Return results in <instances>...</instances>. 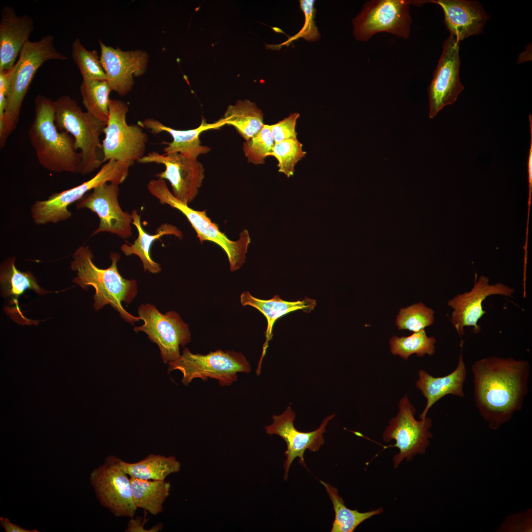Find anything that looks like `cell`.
Returning <instances> with one entry per match:
<instances>
[{
	"mask_svg": "<svg viewBox=\"0 0 532 532\" xmlns=\"http://www.w3.org/2000/svg\"><path fill=\"white\" fill-rule=\"evenodd\" d=\"M526 360L490 356L472 366L476 406L490 428L497 430L520 411L528 392Z\"/></svg>",
	"mask_w": 532,
	"mask_h": 532,
	"instance_id": "1",
	"label": "cell"
},
{
	"mask_svg": "<svg viewBox=\"0 0 532 532\" xmlns=\"http://www.w3.org/2000/svg\"><path fill=\"white\" fill-rule=\"evenodd\" d=\"M72 258L70 268L76 273L72 281L83 289L86 290L89 286L95 289L93 306L96 311L109 304L119 313L123 319L132 325L140 320L122 305V302L129 304L133 300L137 288L135 280L124 278L119 272L117 263L120 259L119 254L111 253V264L106 269L100 268L95 265L94 255L89 246L83 245L77 248L72 254Z\"/></svg>",
	"mask_w": 532,
	"mask_h": 532,
	"instance_id": "2",
	"label": "cell"
},
{
	"mask_svg": "<svg viewBox=\"0 0 532 532\" xmlns=\"http://www.w3.org/2000/svg\"><path fill=\"white\" fill-rule=\"evenodd\" d=\"M54 102L42 95L34 100V114L28 137L40 165L57 173L82 172L81 155L73 136L59 131L55 122Z\"/></svg>",
	"mask_w": 532,
	"mask_h": 532,
	"instance_id": "3",
	"label": "cell"
},
{
	"mask_svg": "<svg viewBox=\"0 0 532 532\" xmlns=\"http://www.w3.org/2000/svg\"><path fill=\"white\" fill-rule=\"evenodd\" d=\"M54 37L47 34L37 41H28L11 69L9 90L3 118L0 122V148L16 129L24 99L34 76L42 64L51 60L64 61L67 57L54 45Z\"/></svg>",
	"mask_w": 532,
	"mask_h": 532,
	"instance_id": "4",
	"label": "cell"
},
{
	"mask_svg": "<svg viewBox=\"0 0 532 532\" xmlns=\"http://www.w3.org/2000/svg\"><path fill=\"white\" fill-rule=\"evenodd\" d=\"M54 102L55 122L59 131L70 134L81 155V174L90 173L104 163L100 135L106 124L83 111L70 96H62Z\"/></svg>",
	"mask_w": 532,
	"mask_h": 532,
	"instance_id": "5",
	"label": "cell"
},
{
	"mask_svg": "<svg viewBox=\"0 0 532 532\" xmlns=\"http://www.w3.org/2000/svg\"><path fill=\"white\" fill-rule=\"evenodd\" d=\"M150 193L162 204H167L180 211L195 230L201 242L211 241L219 246L227 255L231 271L239 269L245 262L250 243L248 231L243 230L235 241L230 239L221 232L216 224L206 214L205 211L196 210L176 199L168 189L164 179H151L147 184Z\"/></svg>",
	"mask_w": 532,
	"mask_h": 532,
	"instance_id": "6",
	"label": "cell"
},
{
	"mask_svg": "<svg viewBox=\"0 0 532 532\" xmlns=\"http://www.w3.org/2000/svg\"><path fill=\"white\" fill-rule=\"evenodd\" d=\"M168 364V372L179 370L182 373V382L186 385L195 378H210L217 380L222 386H229L237 380V373H248L251 370L242 353L221 349L202 355L184 348L178 359Z\"/></svg>",
	"mask_w": 532,
	"mask_h": 532,
	"instance_id": "7",
	"label": "cell"
},
{
	"mask_svg": "<svg viewBox=\"0 0 532 532\" xmlns=\"http://www.w3.org/2000/svg\"><path fill=\"white\" fill-rule=\"evenodd\" d=\"M128 111L124 101L110 99L102 142L104 163L114 160L130 167L145 156L148 136L139 125L127 124Z\"/></svg>",
	"mask_w": 532,
	"mask_h": 532,
	"instance_id": "8",
	"label": "cell"
},
{
	"mask_svg": "<svg viewBox=\"0 0 532 532\" xmlns=\"http://www.w3.org/2000/svg\"><path fill=\"white\" fill-rule=\"evenodd\" d=\"M129 168L130 166L119 162L109 161L88 181L68 190L53 193L46 200L35 201L31 207L33 222L39 225L55 224L68 219L71 216L67 209L70 204L106 183L122 184L129 175Z\"/></svg>",
	"mask_w": 532,
	"mask_h": 532,
	"instance_id": "9",
	"label": "cell"
},
{
	"mask_svg": "<svg viewBox=\"0 0 532 532\" xmlns=\"http://www.w3.org/2000/svg\"><path fill=\"white\" fill-rule=\"evenodd\" d=\"M411 0H372L363 5L353 19V34L359 41H367L380 32L407 39L411 32Z\"/></svg>",
	"mask_w": 532,
	"mask_h": 532,
	"instance_id": "10",
	"label": "cell"
},
{
	"mask_svg": "<svg viewBox=\"0 0 532 532\" xmlns=\"http://www.w3.org/2000/svg\"><path fill=\"white\" fill-rule=\"evenodd\" d=\"M399 408L397 416L391 419L383 434L384 441L395 440L396 444L392 446L399 449V452L393 457L395 468L404 459L409 461L417 454L425 453L432 435L429 431L432 420L428 417L416 420L415 408L407 395L400 400Z\"/></svg>",
	"mask_w": 532,
	"mask_h": 532,
	"instance_id": "11",
	"label": "cell"
},
{
	"mask_svg": "<svg viewBox=\"0 0 532 532\" xmlns=\"http://www.w3.org/2000/svg\"><path fill=\"white\" fill-rule=\"evenodd\" d=\"M140 319L144 324L135 327L136 332L146 333L149 340L157 344L165 364L178 359L179 346L184 347L191 340L188 325L175 311L163 314L154 305L142 304L138 309Z\"/></svg>",
	"mask_w": 532,
	"mask_h": 532,
	"instance_id": "12",
	"label": "cell"
},
{
	"mask_svg": "<svg viewBox=\"0 0 532 532\" xmlns=\"http://www.w3.org/2000/svg\"><path fill=\"white\" fill-rule=\"evenodd\" d=\"M121 460L114 455L107 456L102 465L92 471L90 481L101 505L116 517L132 518L137 507L133 500L130 479Z\"/></svg>",
	"mask_w": 532,
	"mask_h": 532,
	"instance_id": "13",
	"label": "cell"
},
{
	"mask_svg": "<svg viewBox=\"0 0 532 532\" xmlns=\"http://www.w3.org/2000/svg\"><path fill=\"white\" fill-rule=\"evenodd\" d=\"M139 163L162 164L165 170L156 176L170 183L173 196L188 204L197 197L204 177V169L197 159L178 153L161 154L153 151L143 156Z\"/></svg>",
	"mask_w": 532,
	"mask_h": 532,
	"instance_id": "14",
	"label": "cell"
},
{
	"mask_svg": "<svg viewBox=\"0 0 532 532\" xmlns=\"http://www.w3.org/2000/svg\"><path fill=\"white\" fill-rule=\"evenodd\" d=\"M119 185L106 183L76 202V209H89L100 219L99 227L92 235L107 232L123 239L132 236L131 214L124 211L119 204Z\"/></svg>",
	"mask_w": 532,
	"mask_h": 532,
	"instance_id": "15",
	"label": "cell"
},
{
	"mask_svg": "<svg viewBox=\"0 0 532 532\" xmlns=\"http://www.w3.org/2000/svg\"><path fill=\"white\" fill-rule=\"evenodd\" d=\"M459 43L450 35L444 41L443 51L428 88L430 118L444 106L453 104L463 90L459 78Z\"/></svg>",
	"mask_w": 532,
	"mask_h": 532,
	"instance_id": "16",
	"label": "cell"
},
{
	"mask_svg": "<svg viewBox=\"0 0 532 532\" xmlns=\"http://www.w3.org/2000/svg\"><path fill=\"white\" fill-rule=\"evenodd\" d=\"M335 414L327 417L320 427L310 432H302L297 430L294 425L296 417L295 412L290 406L279 415H274L273 423L265 427L266 432L269 435L277 434L286 442L287 450L285 452L286 459L284 464V479L287 480L290 467L294 460L299 458V462L306 467L304 460V453L306 449L311 452L318 451L325 442L323 433L329 421Z\"/></svg>",
	"mask_w": 532,
	"mask_h": 532,
	"instance_id": "17",
	"label": "cell"
},
{
	"mask_svg": "<svg viewBox=\"0 0 532 532\" xmlns=\"http://www.w3.org/2000/svg\"><path fill=\"white\" fill-rule=\"evenodd\" d=\"M514 289L505 284L498 283L490 284L489 279L481 276L478 281L475 279L471 290L458 294L449 299L447 304L452 309L451 322L458 335H465V328L472 327L474 332L480 331L478 325L480 319L486 313L483 309V302L489 296L495 295L511 297Z\"/></svg>",
	"mask_w": 532,
	"mask_h": 532,
	"instance_id": "18",
	"label": "cell"
},
{
	"mask_svg": "<svg viewBox=\"0 0 532 532\" xmlns=\"http://www.w3.org/2000/svg\"><path fill=\"white\" fill-rule=\"evenodd\" d=\"M100 59L112 91L121 96L128 94L134 85L133 78L144 74L149 55L142 50L123 51L106 46L100 39Z\"/></svg>",
	"mask_w": 532,
	"mask_h": 532,
	"instance_id": "19",
	"label": "cell"
},
{
	"mask_svg": "<svg viewBox=\"0 0 532 532\" xmlns=\"http://www.w3.org/2000/svg\"><path fill=\"white\" fill-rule=\"evenodd\" d=\"M439 5L444 14V23L450 35L460 43L472 35L480 34L489 17L481 4L466 0H412L413 5L425 3Z\"/></svg>",
	"mask_w": 532,
	"mask_h": 532,
	"instance_id": "20",
	"label": "cell"
},
{
	"mask_svg": "<svg viewBox=\"0 0 532 532\" xmlns=\"http://www.w3.org/2000/svg\"><path fill=\"white\" fill-rule=\"evenodd\" d=\"M34 29L28 15L17 16L14 8L4 5L0 20V71L11 69Z\"/></svg>",
	"mask_w": 532,
	"mask_h": 532,
	"instance_id": "21",
	"label": "cell"
},
{
	"mask_svg": "<svg viewBox=\"0 0 532 532\" xmlns=\"http://www.w3.org/2000/svg\"><path fill=\"white\" fill-rule=\"evenodd\" d=\"M138 125L150 130L154 134L166 132L170 134L173 140L163 149L165 155L178 153L187 157L197 159L201 154L208 153L210 148L201 145L199 136L203 132L219 128L226 125L223 118L213 123H207L202 120L200 125L194 129L178 130L166 126L153 118H147L138 123Z\"/></svg>",
	"mask_w": 532,
	"mask_h": 532,
	"instance_id": "22",
	"label": "cell"
},
{
	"mask_svg": "<svg viewBox=\"0 0 532 532\" xmlns=\"http://www.w3.org/2000/svg\"><path fill=\"white\" fill-rule=\"evenodd\" d=\"M463 341L461 342V352L456 369L450 374L442 377H435L423 369L418 371V379L416 386L427 399L426 405L421 414L420 419H424L430 408L442 398L452 395L459 398L465 397L464 385L467 370L462 354Z\"/></svg>",
	"mask_w": 532,
	"mask_h": 532,
	"instance_id": "23",
	"label": "cell"
},
{
	"mask_svg": "<svg viewBox=\"0 0 532 532\" xmlns=\"http://www.w3.org/2000/svg\"><path fill=\"white\" fill-rule=\"evenodd\" d=\"M16 258L10 257L5 260L0 266V283L2 296L9 300V304L13 305L10 314L16 315L21 323H27L19 308L18 299L27 290H33L38 295H44L49 293L42 288L37 281L30 271H21L18 269L15 265Z\"/></svg>",
	"mask_w": 532,
	"mask_h": 532,
	"instance_id": "24",
	"label": "cell"
},
{
	"mask_svg": "<svg viewBox=\"0 0 532 532\" xmlns=\"http://www.w3.org/2000/svg\"><path fill=\"white\" fill-rule=\"evenodd\" d=\"M240 300L243 306H251L258 309L266 319V340L263 356L265 354L268 341L272 338L273 325L279 318L298 310L310 312L316 305L314 299L307 298L301 300L288 301L283 300L278 295H275L272 299L265 300L253 297L249 292H243L240 295Z\"/></svg>",
	"mask_w": 532,
	"mask_h": 532,
	"instance_id": "25",
	"label": "cell"
},
{
	"mask_svg": "<svg viewBox=\"0 0 532 532\" xmlns=\"http://www.w3.org/2000/svg\"><path fill=\"white\" fill-rule=\"evenodd\" d=\"M132 224L136 227L138 231V236L133 244H123L121 247V250L126 256L135 255L138 256L142 263L144 271L152 273L160 272L162 268L161 265L153 261L150 255V249L153 242L165 235H173L179 238H181L182 233L175 226L168 223L161 224L156 230L155 234L147 233L142 228L140 216L137 210L134 209L131 213Z\"/></svg>",
	"mask_w": 532,
	"mask_h": 532,
	"instance_id": "26",
	"label": "cell"
},
{
	"mask_svg": "<svg viewBox=\"0 0 532 532\" xmlns=\"http://www.w3.org/2000/svg\"><path fill=\"white\" fill-rule=\"evenodd\" d=\"M130 479L135 506L154 516L161 513L163 511V503L169 495L170 483L165 480H143L132 477Z\"/></svg>",
	"mask_w": 532,
	"mask_h": 532,
	"instance_id": "27",
	"label": "cell"
},
{
	"mask_svg": "<svg viewBox=\"0 0 532 532\" xmlns=\"http://www.w3.org/2000/svg\"><path fill=\"white\" fill-rule=\"evenodd\" d=\"M124 470L130 477L143 480H165L172 473L179 472L181 464L173 456L149 454L135 463L121 460Z\"/></svg>",
	"mask_w": 532,
	"mask_h": 532,
	"instance_id": "28",
	"label": "cell"
},
{
	"mask_svg": "<svg viewBox=\"0 0 532 532\" xmlns=\"http://www.w3.org/2000/svg\"><path fill=\"white\" fill-rule=\"evenodd\" d=\"M264 115L254 103L249 100H239L235 105L228 106L223 119L226 125L234 127L248 141L263 128Z\"/></svg>",
	"mask_w": 532,
	"mask_h": 532,
	"instance_id": "29",
	"label": "cell"
},
{
	"mask_svg": "<svg viewBox=\"0 0 532 532\" xmlns=\"http://www.w3.org/2000/svg\"><path fill=\"white\" fill-rule=\"evenodd\" d=\"M111 91L107 80L82 79L80 86L82 103L86 112L106 124L109 116Z\"/></svg>",
	"mask_w": 532,
	"mask_h": 532,
	"instance_id": "30",
	"label": "cell"
},
{
	"mask_svg": "<svg viewBox=\"0 0 532 532\" xmlns=\"http://www.w3.org/2000/svg\"><path fill=\"white\" fill-rule=\"evenodd\" d=\"M320 482L326 488L335 512L331 532H353L364 521L383 511L382 507L363 513L357 510L350 509L345 505L336 488L322 480Z\"/></svg>",
	"mask_w": 532,
	"mask_h": 532,
	"instance_id": "31",
	"label": "cell"
},
{
	"mask_svg": "<svg viewBox=\"0 0 532 532\" xmlns=\"http://www.w3.org/2000/svg\"><path fill=\"white\" fill-rule=\"evenodd\" d=\"M436 339L427 336L425 330L415 332L408 336L392 337L390 341L391 352L394 355H399L404 360L413 354L418 357L425 354L433 355L435 353Z\"/></svg>",
	"mask_w": 532,
	"mask_h": 532,
	"instance_id": "32",
	"label": "cell"
},
{
	"mask_svg": "<svg viewBox=\"0 0 532 532\" xmlns=\"http://www.w3.org/2000/svg\"><path fill=\"white\" fill-rule=\"evenodd\" d=\"M71 55L83 79L107 80L100 57L95 50H88L79 38L71 44Z\"/></svg>",
	"mask_w": 532,
	"mask_h": 532,
	"instance_id": "33",
	"label": "cell"
},
{
	"mask_svg": "<svg viewBox=\"0 0 532 532\" xmlns=\"http://www.w3.org/2000/svg\"><path fill=\"white\" fill-rule=\"evenodd\" d=\"M306 154L302 150V143L295 138L275 143L267 157L275 158L278 162V171L289 177L294 174L295 166Z\"/></svg>",
	"mask_w": 532,
	"mask_h": 532,
	"instance_id": "34",
	"label": "cell"
},
{
	"mask_svg": "<svg viewBox=\"0 0 532 532\" xmlns=\"http://www.w3.org/2000/svg\"><path fill=\"white\" fill-rule=\"evenodd\" d=\"M434 311L422 302L401 308L397 316L396 326L399 330L419 332L434 322Z\"/></svg>",
	"mask_w": 532,
	"mask_h": 532,
	"instance_id": "35",
	"label": "cell"
},
{
	"mask_svg": "<svg viewBox=\"0 0 532 532\" xmlns=\"http://www.w3.org/2000/svg\"><path fill=\"white\" fill-rule=\"evenodd\" d=\"M274 144L269 128L267 124H264L256 134L244 143L243 150L248 162L254 165H263Z\"/></svg>",
	"mask_w": 532,
	"mask_h": 532,
	"instance_id": "36",
	"label": "cell"
},
{
	"mask_svg": "<svg viewBox=\"0 0 532 532\" xmlns=\"http://www.w3.org/2000/svg\"><path fill=\"white\" fill-rule=\"evenodd\" d=\"M314 3L315 0H300V8L305 16L304 26L299 33L290 38L288 41L299 37H302L309 41H316L320 38L319 33L314 21L315 12Z\"/></svg>",
	"mask_w": 532,
	"mask_h": 532,
	"instance_id": "37",
	"label": "cell"
},
{
	"mask_svg": "<svg viewBox=\"0 0 532 532\" xmlns=\"http://www.w3.org/2000/svg\"><path fill=\"white\" fill-rule=\"evenodd\" d=\"M299 116V113L294 112L276 124L267 125L275 143L286 139L297 138L296 126Z\"/></svg>",
	"mask_w": 532,
	"mask_h": 532,
	"instance_id": "38",
	"label": "cell"
},
{
	"mask_svg": "<svg viewBox=\"0 0 532 532\" xmlns=\"http://www.w3.org/2000/svg\"><path fill=\"white\" fill-rule=\"evenodd\" d=\"M531 511L517 514L506 519L500 527L502 531L532 532Z\"/></svg>",
	"mask_w": 532,
	"mask_h": 532,
	"instance_id": "39",
	"label": "cell"
},
{
	"mask_svg": "<svg viewBox=\"0 0 532 532\" xmlns=\"http://www.w3.org/2000/svg\"><path fill=\"white\" fill-rule=\"evenodd\" d=\"M147 521L148 519L146 518V515L142 522H141L139 517H137L135 519L132 518L129 521L128 528L125 531L128 532H157L162 530L163 525L161 523L158 524L150 530L145 529L144 525Z\"/></svg>",
	"mask_w": 532,
	"mask_h": 532,
	"instance_id": "40",
	"label": "cell"
},
{
	"mask_svg": "<svg viewBox=\"0 0 532 532\" xmlns=\"http://www.w3.org/2000/svg\"><path fill=\"white\" fill-rule=\"evenodd\" d=\"M0 522L3 528L6 532H37L36 530H26L20 526L11 523L6 518H0Z\"/></svg>",
	"mask_w": 532,
	"mask_h": 532,
	"instance_id": "41",
	"label": "cell"
}]
</instances>
